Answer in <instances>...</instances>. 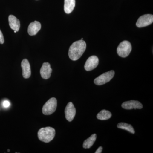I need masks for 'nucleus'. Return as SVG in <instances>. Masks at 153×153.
Masks as SVG:
<instances>
[{
	"instance_id": "obj_1",
	"label": "nucleus",
	"mask_w": 153,
	"mask_h": 153,
	"mask_svg": "<svg viewBox=\"0 0 153 153\" xmlns=\"http://www.w3.org/2000/svg\"><path fill=\"white\" fill-rule=\"evenodd\" d=\"M86 44L83 40L76 41L71 44L68 51V56L71 60H78L86 49Z\"/></svg>"
},
{
	"instance_id": "obj_2",
	"label": "nucleus",
	"mask_w": 153,
	"mask_h": 153,
	"mask_svg": "<svg viewBox=\"0 0 153 153\" xmlns=\"http://www.w3.org/2000/svg\"><path fill=\"white\" fill-rule=\"evenodd\" d=\"M55 135V129L51 127L43 128L38 131V138L44 143H49L54 139Z\"/></svg>"
},
{
	"instance_id": "obj_3",
	"label": "nucleus",
	"mask_w": 153,
	"mask_h": 153,
	"mask_svg": "<svg viewBox=\"0 0 153 153\" xmlns=\"http://www.w3.org/2000/svg\"><path fill=\"white\" fill-rule=\"evenodd\" d=\"M132 50L131 44L128 41H124L121 42L117 48V53L122 57L128 56Z\"/></svg>"
},
{
	"instance_id": "obj_4",
	"label": "nucleus",
	"mask_w": 153,
	"mask_h": 153,
	"mask_svg": "<svg viewBox=\"0 0 153 153\" xmlns=\"http://www.w3.org/2000/svg\"><path fill=\"white\" fill-rule=\"evenodd\" d=\"M57 106V99L55 97H52L44 104L42 108V112L46 115H51L56 111Z\"/></svg>"
},
{
	"instance_id": "obj_5",
	"label": "nucleus",
	"mask_w": 153,
	"mask_h": 153,
	"mask_svg": "<svg viewBox=\"0 0 153 153\" xmlns=\"http://www.w3.org/2000/svg\"><path fill=\"white\" fill-rule=\"evenodd\" d=\"M114 71L113 70H111V71L103 73L94 79V83L97 85H102L105 84L109 82L112 79L113 77L114 76Z\"/></svg>"
},
{
	"instance_id": "obj_6",
	"label": "nucleus",
	"mask_w": 153,
	"mask_h": 153,
	"mask_svg": "<svg viewBox=\"0 0 153 153\" xmlns=\"http://www.w3.org/2000/svg\"><path fill=\"white\" fill-rule=\"evenodd\" d=\"M153 22V16L151 14H146L139 18L136 23L137 27L142 28L151 25Z\"/></svg>"
},
{
	"instance_id": "obj_7",
	"label": "nucleus",
	"mask_w": 153,
	"mask_h": 153,
	"mask_svg": "<svg viewBox=\"0 0 153 153\" xmlns=\"http://www.w3.org/2000/svg\"><path fill=\"white\" fill-rule=\"evenodd\" d=\"M99 64V59L97 56H91L85 62L84 68L87 71H91L96 68Z\"/></svg>"
},
{
	"instance_id": "obj_8",
	"label": "nucleus",
	"mask_w": 153,
	"mask_h": 153,
	"mask_svg": "<svg viewBox=\"0 0 153 153\" xmlns=\"http://www.w3.org/2000/svg\"><path fill=\"white\" fill-rule=\"evenodd\" d=\"M65 117L67 120L71 122L76 114V109L72 102H68L65 109Z\"/></svg>"
},
{
	"instance_id": "obj_9",
	"label": "nucleus",
	"mask_w": 153,
	"mask_h": 153,
	"mask_svg": "<svg viewBox=\"0 0 153 153\" xmlns=\"http://www.w3.org/2000/svg\"><path fill=\"white\" fill-rule=\"evenodd\" d=\"M123 108L125 109H142L143 105L140 102L136 100H130L124 102L122 104Z\"/></svg>"
},
{
	"instance_id": "obj_10",
	"label": "nucleus",
	"mask_w": 153,
	"mask_h": 153,
	"mask_svg": "<svg viewBox=\"0 0 153 153\" xmlns=\"http://www.w3.org/2000/svg\"><path fill=\"white\" fill-rule=\"evenodd\" d=\"M52 70L50 64L49 63H44L40 70L41 77L44 79H48L50 78Z\"/></svg>"
},
{
	"instance_id": "obj_11",
	"label": "nucleus",
	"mask_w": 153,
	"mask_h": 153,
	"mask_svg": "<svg viewBox=\"0 0 153 153\" xmlns=\"http://www.w3.org/2000/svg\"><path fill=\"white\" fill-rule=\"evenodd\" d=\"M22 74L25 79H27L31 76V70L30 63L27 59H25L22 62Z\"/></svg>"
},
{
	"instance_id": "obj_12",
	"label": "nucleus",
	"mask_w": 153,
	"mask_h": 153,
	"mask_svg": "<svg viewBox=\"0 0 153 153\" xmlns=\"http://www.w3.org/2000/svg\"><path fill=\"white\" fill-rule=\"evenodd\" d=\"M41 25L40 22L35 21L29 25L28 28V33L31 36H35L41 29Z\"/></svg>"
},
{
	"instance_id": "obj_13",
	"label": "nucleus",
	"mask_w": 153,
	"mask_h": 153,
	"mask_svg": "<svg viewBox=\"0 0 153 153\" xmlns=\"http://www.w3.org/2000/svg\"><path fill=\"white\" fill-rule=\"evenodd\" d=\"M9 23L10 27L14 31L18 32L20 28V22L15 16L10 15L9 16Z\"/></svg>"
},
{
	"instance_id": "obj_14",
	"label": "nucleus",
	"mask_w": 153,
	"mask_h": 153,
	"mask_svg": "<svg viewBox=\"0 0 153 153\" xmlns=\"http://www.w3.org/2000/svg\"><path fill=\"white\" fill-rule=\"evenodd\" d=\"M75 6V0H64V10L66 14L71 13Z\"/></svg>"
},
{
	"instance_id": "obj_15",
	"label": "nucleus",
	"mask_w": 153,
	"mask_h": 153,
	"mask_svg": "<svg viewBox=\"0 0 153 153\" xmlns=\"http://www.w3.org/2000/svg\"><path fill=\"white\" fill-rule=\"evenodd\" d=\"M97 135L95 134L91 135L88 138L84 141L83 143V147L84 149H89L93 146L96 140Z\"/></svg>"
},
{
	"instance_id": "obj_16",
	"label": "nucleus",
	"mask_w": 153,
	"mask_h": 153,
	"mask_svg": "<svg viewBox=\"0 0 153 153\" xmlns=\"http://www.w3.org/2000/svg\"><path fill=\"white\" fill-rule=\"evenodd\" d=\"M111 117V113L108 111L102 110L97 115V117L101 120H107L109 119Z\"/></svg>"
},
{
	"instance_id": "obj_17",
	"label": "nucleus",
	"mask_w": 153,
	"mask_h": 153,
	"mask_svg": "<svg viewBox=\"0 0 153 153\" xmlns=\"http://www.w3.org/2000/svg\"><path fill=\"white\" fill-rule=\"evenodd\" d=\"M117 127L118 128L125 130L132 134L135 133L134 130L131 125L125 123H120L118 124Z\"/></svg>"
},
{
	"instance_id": "obj_18",
	"label": "nucleus",
	"mask_w": 153,
	"mask_h": 153,
	"mask_svg": "<svg viewBox=\"0 0 153 153\" xmlns=\"http://www.w3.org/2000/svg\"><path fill=\"white\" fill-rule=\"evenodd\" d=\"M10 105V102L8 100H5L3 102V105L4 107L8 108Z\"/></svg>"
},
{
	"instance_id": "obj_19",
	"label": "nucleus",
	"mask_w": 153,
	"mask_h": 153,
	"mask_svg": "<svg viewBox=\"0 0 153 153\" xmlns=\"http://www.w3.org/2000/svg\"><path fill=\"white\" fill-rule=\"evenodd\" d=\"M4 42V36L1 31L0 30V44H3Z\"/></svg>"
},
{
	"instance_id": "obj_20",
	"label": "nucleus",
	"mask_w": 153,
	"mask_h": 153,
	"mask_svg": "<svg viewBox=\"0 0 153 153\" xmlns=\"http://www.w3.org/2000/svg\"><path fill=\"white\" fill-rule=\"evenodd\" d=\"M102 150V147L100 146L99 147L98 149L95 152V153H101Z\"/></svg>"
},
{
	"instance_id": "obj_21",
	"label": "nucleus",
	"mask_w": 153,
	"mask_h": 153,
	"mask_svg": "<svg viewBox=\"0 0 153 153\" xmlns=\"http://www.w3.org/2000/svg\"><path fill=\"white\" fill-rule=\"evenodd\" d=\"M16 32H17L16 31H14V33H16Z\"/></svg>"
},
{
	"instance_id": "obj_22",
	"label": "nucleus",
	"mask_w": 153,
	"mask_h": 153,
	"mask_svg": "<svg viewBox=\"0 0 153 153\" xmlns=\"http://www.w3.org/2000/svg\"><path fill=\"white\" fill-rule=\"evenodd\" d=\"M81 40H83V38H81Z\"/></svg>"
},
{
	"instance_id": "obj_23",
	"label": "nucleus",
	"mask_w": 153,
	"mask_h": 153,
	"mask_svg": "<svg viewBox=\"0 0 153 153\" xmlns=\"http://www.w3.org/2000/svg\"><path fill=\"white\" fill-rule=\"evenodd\" d=\"M8 152H10V150H8Z\"/></svg>"
}]
</instances>
